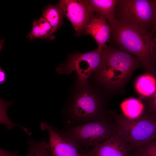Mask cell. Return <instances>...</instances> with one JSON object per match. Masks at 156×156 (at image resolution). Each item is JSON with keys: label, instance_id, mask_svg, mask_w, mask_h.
Wrapping results in <instances>:
<instances>
[{"label": "cell", "instance_id": "cell-1", "mask_svg": "<svg viewBox=\"0 0 156 156\" xmlns=\"http://www.w3.org/2000/svg\"><path fill=\"white\" fill-rule=\"evenodd\" d=\"M141 66L133 55L106 46L103 49L101 63L93 78L107 91L122 94L134 72Z\"/></svg>", "mask_w": 156, "mask_h": 156}, {"label": "cell", "instance_id": "cell-2", "mask_svg": "<svg viewBox=\"0 0 156 156\" xmlns=\"http://www.w3.org/2000/svg\"><path fill=\"white\" fill-rule=\"evenodd\" d=\"M109 24L111 36L120 49L137 57L146 73L156 75V65L151 50L152 32L115 19Z\"/></svg>", "mask_w": 156, "mask_h": 156}, {"label": "cell", "instance_id": "cell-3", "mask_svg": "<svg viewBox=\"0 0 156 156\" xmlns=\"http://www.w3.org/2000/svg\"><path fill=\"white\" fill-rule=\"evenodd\" d=\"M107 103L106 96L90 88L89 86L79 88L69 105L66 123L71 126L112 118L107 108Z\"/></svg>", "mask_w": 156, "mask_h": 156}, {"label": "cell", "instance_id": "cell-4", "mask_svg": "<svg viewBox=\"0 0 156 156\" xmlns=\"http://www.w3.org/2000/svg\"><path fill=\"white\" fill-rule=\"evenodd\" d=\"M116 131L133 150L153 138L156 135V117L144 111L138 117L128 118L109 110Z\"/></svg>", "mask_w": 156, "mask_h": 156}, {"label": "cell", "instance_id": "cell-5", "mask_svg": "<svg viewBox=\"0 0 156 156\" xmlns=\"http://www.w3.org/2000/svg\"><path fill=\"white\" fill-rule=\"evenodd\" d=\"M116 129L112 118L70 126L62 132L79 149L92 148L109 138Z\"/></svg>", "mask_w": 156, "mask_h": 156}, {"label": "cell", "instance_id": "cell-6", "mask_svg": "<svg viewBox=\"0 0 156 156\" xmlns=\"http://www.w3.org/2000/svg\"><path fill=\"white\" fill-rule=\"evenodd\" d=\"M154 14L153 0H118L115 18L118 21L147 29L148 26L153 25Z\"/></svg>", "mask_w": 156, "mask_h": 156}, {"label": "cell", "instance_id": "cell-7", "mask_svg": "<svg viewBox=\"0 0 156 156\" xmlns=\"http://www.w3.org/2000/svg\"><path fill=\"white\" fill-rule=\"evenodd\" d=\"M102 49L97 48L89 52L75 53L57 68V72L59 74L68 75L75 71L77 75L79 88L88 86V78L96 70L101 64Z\"/></svg>", "mask_w": 156, "mask_h": 156}, {"label": "cell", "instance_id": "cell-8", "mask_svg": "<svg viewBox=\"0 0 156 156\" xmlns=\"http://www.w3.org/2000/svg\"><path fill=\"white\" fill-rule=\"evenodd\" d=\"M59 3L64 15L69 19L75 31L80 36L92 19L96 15L89 8L86 0H61Z\"/></svg>", "mask_w": 156, "mask_h": 156}, {"label": "cell", "instance_id": "cell-9", "mask_svg": "<svg viewBox=\"0 0 156 156\" xmlns=\"http://www.w3.org/2000/svg\"><path fill=\"white\" fill-rule=\"evenodd\" d=\"M40 127L48 132L50 156H82L77 145L62 131H57L47 123H41Z\"/></svg>", "mask_w": 156, "mask_h": 156}, {"label": "cell", "instance_id": "cell-10", "mask_svg": "<svg viewBox=\"0 0 156 156\" xmlns=\"http://www.w3.org/2000/svg\"><path fill=\"white\" fill-rule=\"evenodd\" d=\"M131 146L116 130L108 138L85 153L88 156H133Z\"/></svg>", "mask_w": 156, "mask_h": 156}, {"label": "cell", "instance_id": "cell-11", "mask_svg": "<svg viewBox=\"0 0 156 156\" xmlns=\"http://www.w3.org/2000/svg\"><path fill=\"white\" fill-rule=\"evenodd\" d=\"M84 33L90 35L95 39L98 48L103 49L111 37V29L106 20L101 17L95 16L86 27Z\"/></svg>", "mask_w": 156, "mask_h": 156}, {"label": "cell", "instance_id": "cell-12", "mask_svg": "<svg viewBox=\"0 0 156 156\" xmlns=\"http://www.w3.org/2000/svg\"><path fill=\"white\" fill-rule=\"evenodd\" d=\"M86 1L90 8L97 16L107 20L109 23L115 19L118 0H88Z\"/></svg>", "mask_w": 156, "mask_h": 156}, {"label": "cell", "instance_id": "cell-13", "mask_svg": "<svg viewBox=\"0 0 156 156\" xmlns=\"http://www.w3.org/2000/svg\"><path fill=\"white\" fill-rule=\"evenodd\" d=\"M54 32L50 24L41 17L33 21L31 30L26 37L30 41L37 38L53 40L55 38Z\"/></svg>", "mask_w": 156, "mask_h": 156}, {"label": "cell", "instance_id": "cell-14", "mask_svg": "<svg viewBox=\"0 0 156 156\" xmlns=\"http://www.w3.org/2000/svg\"><path fill=\"white\" fill-rule=\"evenodd\" d=\"M64 15L63 10L59 2L55 5L49 4L44 7L41 17L50 24L55 32L63 25Z\"/></svg>", "mask_w": 156, "mask_h": 156}, {"label": "cell", "instance_id": "cell-15", "mask_svg": "<svg viewBox=\"0 0 156 156\" xmlns=\"http://www.w3.org/2000/svg\"><path fill=\"white\" fill-rule=\"evenodd\" d=\"M135 87L142 98L150 97L156 91V79L153 75L146 73L138 77Z\"/></svg>", "mask_w": 156, "mask_h": 156}, {"label": "cell", "instance_id": "cell-16", "mask_svg": "<svg viewBox=\"0 0 156 156\" xmlns=\"http://www.w3.org/2000/svg\"><path fill=\"white\" fill-rule=\"evenodd\" d=\"M120 107L123 114L131 119L137 118L144 112V103L140 100L131 98L123 101L120 104Z\"/></svg>", "mask_w": 156, "mask_h": 156}, {"label": "cell", "instance_id": "cell-17", "mask_svg": "<svg viewBox=\"0 0 156 156\" xmlns=\"http://www.w3.org/2000/svg\"><path fill=\"white\" fill-rule=\"evenodd\" d=\"M49 153V144L45 141L29 142L28 152L25 156H46Z\"/></svg>", "mask_w": 156, "mask_h": 156}, {"label": "cell", "instance_id": "cell-18", "mask_svg": "<svg viewBox=\"0 0 156 156\" xmlns=\"http://www.w3.org/2000/svg\"><path fill=\"white\" fill-rule=\"evenodd\" d=\"M13 102V101L6 102L1 98L0 124L5 125L7 128L8 129H12L14 126H18L22 128L29 135L30 134L27 129L14 123L9 119L7 114V109L9 106L11 105Z\"/></svg>", "mask_w": 156, "mask_h": 156}, {"label": "cell", "instance_id": "cell-19", "mask_svg": "<svg viewBox=\"0 0 156 156\" xmlns=\"http://www.w3.org/2000/svg\"><path fill=\"white\" fill-rule=\"evenodd\" d=\"M143 156H156V137H155L136 149Z\"/></svg>", "mask_w": 156, "mask_h": 156}, {"label": "cell", "instance_id": "cell-20", "mask_svg": "<svg viewBox=\"0 0 156 156\" xmlns=\"http://www.w3.org/2000/svg\"><path fill=\"white\" fill-rule=\"evenodd\" d=\"M143 102L145 111L156 117V91L151 97L141 98Z\"/></svg>", "mask_w": 156, "mask_h": 156}, {"label": "cell", "instance_id": "cell-21", "mask_svg": "<svg viewBox=\"0 0 156 156\" xmlns=\"http://www.w3.org/2000/svg\"><path fill=\"white\" fill-rule=\"evenodd\" d=\"M151 52L152 55L155 62L156 64V35L153 36L152 34V38L151 42Z\"/></svg>", "mask_w": 156, "mask_h": 156}, {"label": "cell", "instance_id": "cell-22", "mask_svg": "<svg viewBox=\"0 0 156 156\" xmlns=\"http://www.w3.org/2000/svg\"><path fill=\"white\" fill-rule=\"evenodd\" d=\"M18 153L17 150L9 151L1 148L0 149V156H18Z\"/></svg>", "mask_w": 156, "mask_h": 156}, {"label": "cell", "instance_id": "cell-23", "mask_svg": "<svg viewBox=\"0 0 156 156\" xmlns=\"http://www.w3.org/2000/svg\"><path fill=\"white\" fill-rule=\"evenodd\" d=\"M7 76L6 72L1 67H0V85L5 82L7 80Z\"/></svg>", "mask_w": 156, "mask_h": 156}, {"label": "cell", "instance_id": "cell-24", "mask_svg": "<svg viewBox=\"0 0 156 156\" xmlns=\"http://www.w3.org/2000/svg\"><path fill=\"white\" fill-rule=\"evenodd\" d=\"M155 9V14L153 23V28L152 31H156V0H153Z\"/></svg>", "mask_w": 156, "mask_h": 156}, {"label": "cell", "instance_id": "cell-25", "mask_svg": "<svg viewBox=\"0 0 156 156\" xmlns=\"http://www.w3.org/2000/svg\"><path fill=\"white\" fill-rule=\"evenodd\" d=\"M133 150V156H143L137 151L135 150Z\"/></svg>", "mask_w": 156, "mask_h": 156}, {"label": "cell", "instance_id": "cell-26", "mask_svg": "<svg viewBox=\"0 0 156 156\" xmlns=\"http://www.w3.org/2000/svg\"><path fill=\"white\" fill-rule=\"evenodd\" d=\"M82 156H88L85 153L84 154H82Z\"/></svg>", "mask_w": 156, "mask_h": 156}, {"label": "cell", "instance_id": "cell-27", "mask_svg": "<svg viewBox=\"0 0 156 156\" xmlns=\"http://www.w3.org/2000/svg\"><path fill=\"white\" fill-rule=\"evenodd\" d=\"M46 156H50V153H49L48 154H47Z\"/></svg>", "mask_w": 156, "mask_h": 156}, {"label": "cell", "instance_id": "cell-28", "mask_svg": "<svg viewBox=\"0 0 156 156\" xmlns=\"http://www.w3.org/2000/svg\"><path fill=\"white\" fill-rule=\"evenodd\" d=\"M155 137H156V135H155Z\"/></svg>", "mask_w": 156, "mask_h": 156}]
</instances>
